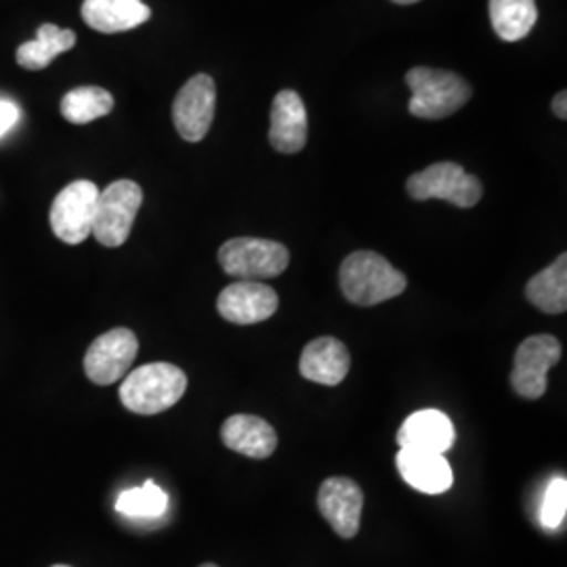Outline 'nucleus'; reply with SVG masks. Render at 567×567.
<instances>
[{"instance_id": "nucleus-12", "label": "nucleus", "mask_w": 567, "mask_h": 567, "mask_svg": "<svg viewBox=\"0 0 567 567\" xmlns=\"http://www.w3.org/2000/svg\"><path fill=\"white\" fill-rule=\"evenodd\" d=\"M318 507L332 529L344 538H353L360 532L364 494L349 477H328L320 486Z\"/></svg>"}, {"instance_id": "nucleus-9", "label": "nucleus", "mask_w": 567, "mask_h": 567, "mask_svg": "<svg viewBox=\"0 0 567 567\" xmlns=\"http://www.w3.org/2000/svg\"><path fill=\"white\" fill-rule=\"evenodd\" d=\"M561 360V344L550 334H534L519 344L511 372V385L526 398L538 400L547 391L548 370Z\"/></svg>"}, {"instance_id": "nucleus-13", "label": "nucleus", "mask_w": 567, "mask_h": 567, "mask_svg": "<svg viewBox=\"0 0 567 567\" xmlns=\"http://www.w3.org/2000/svg\"><path fill=\"white\" fill-rule=\"evenodd\" d=\"M269 143L280 154H299L307 143V110L297 91H280L271 103Z\"/></svg>"}, {"instance_id": "nucleus-4", "label": "nucleus", "mask_w": 567, "mask_h": 567, "mask_svg": "<svg viewBox=\"0 0 567 567\" xmlns=\"http://www.w3.org/2000/svg\"><path fill=\"white\" fill-rule=\"evenodd\" d=\"M290 264L288 248L264 238H231L219 248V265L238 280L261 282L278 278Z\"/></svg>"}, {"instance_id": "nucleus-14", "label": "nucleus", "mask_w": 567, "mask_h": 567, "mask_svg": "<svg viewBox=\"0 0 567 567\" xmlns=\"http://www.w3.org/2000/svg\"><path fill=\"white\" fill-rule=\"evenodd\" d=\"M456 431L447 414L440 410H421L410 414L398 431V444L402 450L446 454L454 446Z\"/></svg>"}, {"instance_id": "nucleus-17", "label": "nucleus", "mask_w": 567, "mask_h": 567, "mask_svg": "<svg viewBox=\"0 0 567 567\" xmlns=\"http://www.w3.org/2000/svg\"><path fill=\"white\" fill-rule=\"evenodd\" d=\"M398 468L405 484L423 494H444L454 484V473L444 454L400 450Z\"/></svg>"}, {"instance_id": "nucleus-5", "label": "nucleus", "mask_w": 567, "mask_h": 567, "mask_svg": "<svg viewBox=\"0 0 567 567\" xmlns=\"http://www.w3.org/2000/svg\"><path fill=\"white\" fill-rule=\"evenodd\" d=\"M142 203L143 192L137 183L128 179L110 183L97 198L93 221L95 240L107 248H118L126 243Z\"/></svg>"}, {"instance_id": "nucleus-8", "label": "nucleus", "mask_w": 567, "mask_h": 567, "mask_svg": "<svg viewBox=\"0 0 567 567\" xmlns=\"http://www.w3.org/2000/svg\"><path fill=\"white\" fill-rule=\"evenodd\" d=\"M140 353V341L133 330L114 328L97 337L84 355V372L95 385H114L126 377Z\"/></svg>"}, {"instance_id": "nucleus-19", "label": "nucleus", "mask_w": 567, "mask_h": 567, "mask_svg": "<svg viewBox=\"0 0 567 567\" xmlns=\"http://www.w3.org/2000/svg\"><path fill=\"white\" fill-rule=\"evenodd\" d=\"M76 44V34L72 30L58 28L55 23H42L37 39L23 42L16 51V60L25 70H44L61 53L70 51Z\"/></svg>"}, {"instance_id": "nucleus-22", "label": "nucleus", "mask_w": 567, "mask_h": 567, "mask_svg": "<svg viewBox=\"0 0 567 567\" xmlns=\"http://www.w3.org/2000/svg\"><path fill=\"white\" fill-rule=\"evenodd\" d=\"M114 110V97L102 86H79L61 100V116L72 124H89Z\"/></svg>"}, {"instance_id": "nucleus-25", "label": "nucleus", "mask_w": 567, "mask_h": 567, "mask_svg": "<svg viewBox=\"0 0 567 567\" xmlns=\"http://www.w3.org/2000/svg\"><path fill=\"white\" fill-rule=\"evenodd\" d=\"M20 122L18 103L0 100V140Z\"/></svg>"}, {"instance_id": "nucleus-6", "label": "nucleus", "mask_w": 567, "mask_h": 567, "mask_svg": "<svg viewBox=\"0 0 567 567\" xmlns=\"http://www.w3.org/2000/svg\"><path fill=\"white\" fill-rule=\"evenodd\" d=\"M408 194L414 200L440 198L458 208H473L484 196V185L465 173L461 164L437 163L426 166L425 171L414 173L405 183Z\"/></svg>"}, {"instance_id": "nucleus-11", "label": "nucleus", "mask_w": 567, "mask_h": 567, "mask_svg": "<svg viewBox=\"0 0 567 567\" xmlns=\"http://www.w3.org/2000/svg\"><path fill=\"white\" fill-rule=\"evenodd\" d=\"M278 292L264 282H238L225 286L217 299L219 316L231 324H259L278 311Z\"/></svg>"}, {"instance_id": "nucleus-1", "label": "nucleus", "mask_w": 567, "mask_h": 567, "mask_svg": "<svg viewBox=\"0 0 567 567\" xmlns=\"http://www.w3.org/2000/svg\"><path fill=\"white\" fill-rule=\"evenodd\" d=\"M344 299L353 305L372 307L400 297L408 286L404 274L372 250L351 252L339 271Z\"/></svg>"}, {"instance_id": "nucleus-23", "label": "nucleus", "mask_w": 567, "mask_h": 567, "mask_svg": "<svg viewBox=\"0 0 567 567\" xmlns=\"http://www.w3.org/2000/svg\"><path fill=\"white\" fill-rule=\"evenodd\" d=\"M166 508L168 496L163 487L156 486L152 480L145 482L142 487L124 489L116 501V511L133 519H156L163 517Z\"/></svg>"}, {"instance_id": "nucleus-18", "label": "nucleus", "mask_w": 567, "mask_h": 567, "mask_svg": "<svg viewBox=\"0 0 567 567\" xmlns=\"http://www.w3.org/2000/svg\"><path fill=\"white\" fill-rule=\"evenodd\" d=\"M225 446L248 458H267L278 447V433L259 416L236 414L229 416L221 426Z\"/></svg>"}, {"instance_id": "nucleus-20", "label": "nucleus", "mask_w": 567, "mask_h": 567, "mask_svg": "<svg viewBox=\"0 0 567 567\" xmlns=\"http://www.w3.org/2000/svg\"><path fill=\"white\" fill-rule=\"evenodd\" d=\"M489 21L503 41H522L538 21L536 0H489Z\"/></svg>"}, {"instance_id": "nucleus-28", "label": "nucleus", "mask_w": 567, "mask_h": 567, "mask_svg": "<svg viewBox=\"0 0 567 567\" xmlns=\"http://www.w3.org/2000/svg\"><path fill=\"white\" fill-rule=\"evenodd\" d=\"M200 567H217V566H215V564H204V566H200Z\"/></svg>"}, {"instance_id": "nucleus-7", "label": "nucleus", "mask_w": 567, "mask_h": 567, "mask_svg": "<svg viewBox=\"0 0 567 567\" xmlns=\"http://www.w3.org/2000/svg\"><path fill=\"white\" fill-rule=\"evenodd\" d=\"M100 187L93 182H74L63 187L49 213L53 234L65 244H82L93 236Z\"/></svg>"}, {"instance_id": "nucleus-26", "label": "nucleus", "mask_w": 567, "mask_h": 567, "mask_svg": "<svg viewBox=\"0 0 567 567\" xmlns=\"http://www.w3.org/2000/svg\"><path fill=\"white\" fill-rule=\"evenodd\" d=\"M553 114L557 116V118H561V121H566L567 118V93L566 91H559L557 95H555V100H553Z\"/></svg>"}, {"instance_id": "nucleus-15", "label": "nucleus", "mask_w": 567, "mask_h": 567, "mask_svg": "<svg viewBox=\"0 0 567 567\" xmlns=\"http://www.w3.org/2000/svg\"><path fill=\"white\" fill-rule=\"evenodd\" d=\"M301 374L318 385H341L351 368L349 349L334 337H320L307 343L301 355Z\"/></svg>"}, {"instance_id": "nucleus-10", "label": "nucleus", "mask_w": 567, "mask_h": 567, "mask_svg": "<svg viewBox=\"0 0 567 567\" xmlns=\"http://www.w3.org/2000/svg\"><path fill=\"white\" fill-rule=\"evenodd\" d=\"M217 86L208 74L185 82L173 103V122L185 142H203L215 118Z\"/></svg>"}, {"instance_id": "nucleus-16", "label": "nucleus", "mask_w": 567, "mask_h": 567, "mask_svg": "<svg viewBox=\"0 0 567 567\" xmlns=\"http://www.w3.org/2000/svg\"><path fill=\"white\" fill-rule=\"evenodd\" d=\"M152 18V9L142 0H84L82 20L102 34H118L140 28Z\"/></svg>"}, {"instance_id": "nucleus-27", "label": "nucleus", "mask_w": 567, "mask_h": 567, "mask_svg": "<svg viewBox=\"0 0 567 567\" xmlns=\"http://www.w3.org/2000/svg\"><path fill=\"white\" fill-rule=\"evenodd\" d=\"M393 2H398V4H414V2H419V0H393Z\"/></svg>"}, {"instance_id": "nucleus-3", "label": "nucleus", "mask_w": 567, "mask_h": 567, "mask_svg": "<svg viewBox=\"0 0 567 567\" xmlns=\"http://www.w3.org/2000/svg\"><path fill=\"white\" fill-rule=\"evenodd\" d=\"M187 389V377L179 365L156 362L128 372L121 385V402L126 410L152 416L173 408Z\"/></svg>"}, {"instance_id": "nucleus-24", "label": "nucleus", "mask_w": 567, "mask_h": 567, "mask_svg": "<svg viewBox=\"0 0 567 567\" xmlns=\"http://www.w3.org/2000/svg\"><path fill=\"white\" fill-rule=\"evenodd\" d=\"M567 513L566 477H555L545 492V501L540 507V524L548 529H557L564 524Z\"/></svg>"}, {"instance_id": "nucleus-21", "label": "nucleus", "mask_w": 567, "mask_h": 567, "mask_svg": "<svg viewBox=\"0 0 567 567\" xmlns=\"http://www.w3.org/2000/svg\"><path fill=\"white\" fill-rule=\"evenodd\" d=\"M527 299L545 313H564L567 309V255L540 274H536L526 286Z\"/></svg>"}, {"instance_id": "nucleus-2", "label": "nucleus", "mask_w": 567, "mask_h": 567, "mask_svg": "<svg viewBox=\"0 0 567 567\" xmlns=\"http://www.w3.org/2000/svg\"><path fill=\"white\" fill-rule=\"evenodd\" d=\"M405 84L412 91L408 103L410 114L425 121H442L456 114L473 95L471 84L463 76L425 65L412 68L405 74Z\"/></svg>"}, {"instance_id": "nucleus-29", "label": "nucleus", "mask_w": 567, "mask_h": 567, "mask_svg": "<svg viewBox=\"0 0 567 567\" xmlns=\"http://www.w3.org/2000/svg\"><path fill=\"white\" fill-rule=\"evenodd\" d=\"M53 567H72V566H53Z\"/></svg>"}]
</instances>
